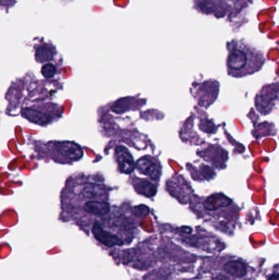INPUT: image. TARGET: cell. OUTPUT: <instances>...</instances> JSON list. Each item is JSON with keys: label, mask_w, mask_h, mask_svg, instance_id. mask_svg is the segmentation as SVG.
Masks as SVG:
<instances>
[{"label": "cell", "mask_w": 279, "mask_h": 280, "mask_svg": "<svg viewBox=\"0 0 279 280\" xmlns=\"http://www.w3.org/2000/svg\"><path fill=\"white\" fill-rule=\"evenodd\" d=\"M228 74L241 78L259 72L264 64V55L248 44L233 40L228 44Z\"/></svg>", "instance_id": "2"}, {"label": "cell", "mask_w": 279, "mask_h": 280, "mask_svg": "<svg viewBox=\"0 0 279 280\" xmlns=\"http://www.w3.org/2000/svg\"><path fill=\"white\" fill-rule=\"evenodd\" d=\"M116 158L119 165L120 171L125 174L131 173L134 170V162L130 152L125 147L119 146L116 148Z\"/></svg>", "instance_id": "7"}, {"label": "cell", "mask_w": 279, "mask_h": 280, "mask_svg": "<svg viewBox=\"0 0 279 280\" xmlns=\"http://www.w3.org/2000/svg\"><path fill=\"white\" fill-rule=\"evenodd\" d=\"M107 196L106 185L84 175H76L67 179L62 192V204L63 208L77 206L88 215L104 216L110 212Z\"/></svg>", "instance_id": "1"}, {"label": "cell", "mask_w": 279, "mask_h": 280, "mask_svg": "<svg viewBox=\"0 0 279 280\" xmlns=\"http://www.w3.org/2000/svg\"><path fill=\"white\" fill-rule=\"evenodd\" d=\"M42 75L45 78L52 79L57 74V68L52 63H46L41 70Z\"/></svg>", "instance_id": "11"}, {"label": "cell", "mask_w": 279, "mask_h": 280, "mask_svg": "<svg viewBox=\"0 0 279 280\" xmlns=\"http://www.w3.org/2000/svg\"><path fill=\"white\" fill-rule=\"evenodd\" d=\"M92 232L97 241L108 248H111L114 246H122L123 244V242L119 237L113 235L109 231H105L102 226L97 222H95L93 225Z\"/></svg>", "instance_id": "6"}, {"label": "cell", "mask_w": 279, "mask_h": 280, "mask_svg": "<svg viewBox=\"0 0 279 280\" xmlns=\"http://www.w3.org/2000/svg\"><path fill=\"white\" fill-rule=\"evenodd\" d=\"M268 280H278V274H274L270 276V278Z\"/></svg>", "instance_id": "12"}, {"label": "cell", "mask_w": 279, "mask_h": 280, "mask_svg": "<svg viewBox=\"0 0 279 280\" xmlns=\"http://www.w3.org/2000/svg\"><path fill=\"white\" fill-rule=\"evenodd\" d=\"M184 229H185V230H184V229H181V231H183V232H185V233H188V234H189V233H191V229L190 228H187V227H184Z\"/></svg>", "instance_id": "13"}, {"label": "cell", "mask_w": 279, "mask_h": 280, "mask_svg": "<svg viewBox=\"0 0 279 280\" xmlns=\"http://www.w3.org/2000/svg\"><path fill=\"white\" fill-rule=\"evenodd\" d=\"M134 189L139 194L152 198L154 195H156L157 187L148 180H140L134 184Z\"/></svg>", "instance_id": "8"}, {"label": "cell", "mask_w": 279, "mask_h": 280, "mask_svg": "<svg viewBox=\"0 0 279 280\" xmlns=\"http://www.w3.org/2000/svg\"><path fill=\"white\" fill-rule=\"evenodd\" d=\"M224 269L230 275L242 278L247 274V268L243 263L238 261H231L225 264Z\"/></svg>", "instance_id": "9"}, {"label": "cell", "mask_w": 279, "mask_h": 280, "mask_svg": "<svg viewBox=\"0 0 279 280\" xmlns=\"http://www.w3.org/2000/svg\"><path fill=\"white\" fill-rule=\"evenodd\" d=\"M36 148L37 152L60 164H72L84 156L82 148L72 141H49L39 143Z\"/></svg>", "instance_id": "3"}, {"label": "cell", "mask_w": 279, "mask_h": 280, "mask_svg": "<svg viewBox=\"0 0 279 280\" xmlns=\"http://www.w3.org/2000/svg\"><path fill=\"white\" fill-rule=\"evenodd\" d=\"M60 107L54 103L31 105L23 107L22 115L29 122L39 126L51 124L55 118L60 117Z\"/></svg>", "instance_id": "4"}, {"label": "cell", "mask_w": 279, "mask_h": 280, "mask_svg": "<svg viewBox=\"0 0 279 280\" xmlns=\"http://www.w3.org/2000/svg\"><path fill=\"white\" fill-rule=\"evenodd\" d=\"M134 168L142 174L148 176L152 181H158L161 175V166L156 159L151 156L139 158L134 163Z\"/></svg>", "instance_id": "5"}, {"label": "cell", "mask_w": 279, "mask_h": 280, "mask_svg": "<svg viewBox=\"0 0 279 280\" xmlns=\"http://www.w3.org/2000/svg\"><path fill=\"white\" fill-rule=\"evenodd\" d=\"M53 58V49L47 45L39 46L35 52V59L39 63L51 61Z\"/></svg>", "instance_id": "10"}]
</instances>
